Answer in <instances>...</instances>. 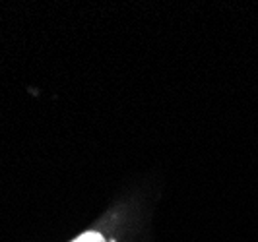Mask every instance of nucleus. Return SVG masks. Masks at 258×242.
Masks as SVG:
<instances>
[{"label":"nucleus","instance_id":"1","mask_svg":"<svg viewBox=\"0 0 258 242\" xmlns=\"http://www.w3.org/2000/svg\"><path fill=\"white\" fill-rule=\"evenodd\" d=\"M72 242H107L99 234V232H93V230H90V232H84V234H80L78 238H74Z\"/></svg>","mask_w":258,"mask_h":242}]
</instances>
